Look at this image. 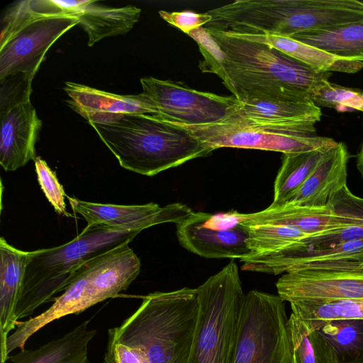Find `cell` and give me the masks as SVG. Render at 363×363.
Segmentation results:
<instances>
[{
  "instance_id": "1",
  "label": "cell",
  "mask_w": 363,
  "mask_h": 363,
  "mask_svg": "<svg viewBox=\"0 0 363 363\" xmlns=\"http://www.w3.org/2000/svg\"><path fill=\"white\" fill-rule=\"evenodd\" d=\"M206 29V28H205ZM222 52L216 74L238 99H311L331 77L268 45L206 29Z\"/></svg>"
},
{
  "instance_id": "2",
  "label": "cell",
  "mask_w": 363,
  "mask_h": 363,
  "mask_svg": "<svg viewBox=\"0 0 363 363\" xmlns=\"http://www.w3.org/2000/svg\"><path fill=\"white\" fill-rule=\"evenodd\" d=\"M138 308L108 329L113 344L137 348L149 363H195L199 318L196 289L156 291Z\"/></svg>"
},
{
  "instance_id": "3",
  "label": "cell",
  "mask_w": 363,
  "mask_h": 363,
  "mask_svg": "<svg viewBox=\"0 0 363 363\" xmlns=\"http://www.w3.org/2000/svg\"><path fill=\"white\" fill-rule=\"evenodd\" d=\"M89 124L123 168L142 175H156L214 150L158 114H123Z\"/></svg>"
},
{
  "instance_id": "4",
  "label": "cell",
  "mask_w": 363,
  "mask_h": 363,
  "mask_svg": "<svg viewBox=\"0 0 363 363\" xmlns=\"http://www.w3.org/2000/svg\"><path fill=\"white\" fill-rule=\"evenodd\" d=\"M139 233L104 225L86 226L75 238L62 245L31 251L15 307L16 321L30 315L55 294L64 291L87 260L130 242Z\"/></svg>"
},
{
  "instance_id": "5",
  "label": "cell",
  "mask_w": 363,
  "mask_h": 363,
  "mask_svg": "<svg viewBox=\"0 0 363 363\" xmlns=\"http://www.w3.org/2000/svg\"><path fill=\"white\" fill-rule=\"evenodd\" d=\"M174 123L189 130L214 150L220 147H236L289 154L330 150L338 143L330 138L316 135L313 123H258L242 117L235 110L213 123L199 125Z\"/></svg>"
},
{
  "instance_id": "6",
  "label": "cell",
  "mask_w": 363,
  "mask_h": 363,
  "mask_svg": "<svg viewBox=\"0 0 363 363\" xmlns=\"http://www.w3.org/2000/svg\"><path fill=\"white\" fill-rule=\"evenodd\" d=\"M199 318L195 363H231L244 296L233 259L196 288Z\"/></svg>"
},
{
  "instance_id": "7",
  "label": "cell",
  "mask_w": 363,
  "mask_h": 363,
  "mask_svg": "<svg viewBox=\"0 0 363 363\" xmlns=\"http://www.w3.org/2000/svg\"><path fill=\"white\" fill-rule=\"evenodd\" d=\"M285 301L257 290L244 294L231 363H294Z\"/></svg>"
},
{
  "instance_id": "8",
  "label": "cell",
  "mask_w": 363,
  "mask_h": 363,
  "mask_svg": "<svg viewBox=\"0 0 363 363\" xmlns=\"http://www.w3.org/2000/svg\"><path fill=\"white\" fill-rule=\"evenodd\" d=\"M143 93L157 106L163 118L179 124L216 123L232 113L240 101L234 96L193 89L185 84L152 77L140 79Z\"/></svg>"
},
{
  "instance_id": "9",
  "label": "cell",
  "mask_w": 363,
  "mask_h": 363,
  "mask_svg": "<svg viewBox=\"0 0 363 363\" xmlns=\"http://www.w3.org/2000/svg\"><path fill=\"white\" fill-rule=\"evenodd\" d=\"M176 225L180 245L199 256L240 259L252 252L247 226L238 220L235 211L219 215L193 212Z\"/></svg>"
},
{
  "instance_id": "10",
  "label": "cell",
  "mask_w": 363,
  "mask_h": 363,
  "mask_svg": "<svg viewBox=\"0 0 363 363\" xmlns=\"http://www.w3.org/2000/svg\"><path fill=\"white\" fill-rule=\"evenodd\" d=\"M77 24L76 16L61 13L39 18L23 27L0 48V82L16 74L33 80L49 48Z\"/></svg>"
},
{
  "instance_id": "11",
  "label": "cell",
  "mask_w": 363,
  "mask_h": 363,
  "mask_svg": "<svg viewBox=\"0 0 363 363\" xmlns=\"http://www.w3.org/2000/svg\"><path fill=\"white\" fill-rule=\"evenodd\" d=\"M72 210L86 221V226L104 225L142 231L164 223H180L194 211L182 203L161 207L157 203L117 205L82 201L67 196Z\"/></svg>"
},
{
  "instance_id": "12",
  "label": "cell",
  "mask_w": 363,
  "mask_h": 363,
  "mask_svg": "<svg viewBox=\"0 0 363 363\" xmlns=\"http://www.w3.org/2000/svg\"><path fill=\"white\" fill-rule=\"evenodd\" d=\"M278 295L289 303L303 300L363 299V272L303 269L284 274Z\"/></svg>"
},
{
  "instance_id": "13",
  "label": "cell",
  "mask_w": 363,
  "mask_h": 363,
  "mask_svg": "<svg viewBox=\"0 0 363 363\" xmlns=\"http://www.w3.org/2000/svg\"><path fill=\"white\" fill-rule=\"evenodd\" d=\"M0 164L15 171L35 157V143L42 121L30 101L0 111Z\"/></svg>"
},
{
  "instance_id": "14",
  "label": "cell",
  "mask_w": 363,
  "mask_h": 363,
  "mask_svg": "<svg viewBox=\"0 0 363 363\" xmlns=\"http://www.w3.org/2000/svg\"><path fill=\"white\" fill-rule=\"evenodd\" d=\"M64 90L70 97L69 106L89 123H106L123 114L159 113L153 101L143 92L119 95L71 82H65Z\"/></svg>"
},
{
  "instance_id": "15",
  "label": "cell",
  "mask_w": 363,
  "mask_h": 363,
  "mask_svg": "<svg viewBox=\"0 0 363 363\" xmlns=\"http://www.w3.org/2000/svg\"><path fill=\"white\" fill-rule=\"evenodd\" d=\"M242 269L277 275L291 272L296 267L308 264L335 261L363 262V240L350 241L319 250L275 252L250 254L240 259Z\"/></svg>"
},
{
  "instance_id": "16",
  "label": "cell",
  "mask_w": 363,
  "mask_h": 363,
  "mask_svg": "<svg viewBox=\"0 0 363 363\" xmlns=\"http://www.w3.org/2000/svg\"><path fill=\"white\" fill-rule=\"evenodd\" d=\"M349 152L339 142L330 150L313 172L284 204L306 207H324L330 196L347 186Z\"/></svg>"
},
{
  "instance_id": "17",
  "label": "cell",
  "mask_w": 363,
  "mask_h": 363,
  "mask_svg": "<svg viewBox=\"0 0 363 363\" xmlns=\"http://www.w3.org/2000/svg\"><path fill=\"white\" fill-rule=\"evenodd\" d=\"M30 252L23 251L0 239V346L1 363L9 359L6 354V339L16 326L15 307Z\"/></svg>"
},
{
  "instance_id": "18",
  "label": "cell",
  "mask_w": 363,
  "mask_h": 363,
  "mask_svg": "<svg viewBox=\"0 0 363 363\" xmlns=\"http://www.w3.org/2000/svg\"><path fill=\"white\" fill-rule=\"evenodd\" d=\"M235 112L258 123L271 124L316 123L322 112L311 99L259 97L238 99Z\"/></svg>"
},
{
  "instance_id": "19",
  "label": "cell",
  "mask_w": 363,
  "mask_h": 363,
  "mask_svg": "<svg viewBox=\"0 0 363 363\" xmlns=\"http://www.w3.org/2000/svg\"><path fill=\"white\" fill-rule=\"evenodd\" d=\"M228 35L268 45L319 72L335 71L352 74L363 68V62L361 61L334 55L290 37L270 35Z\"/></svg>"
},
{
  "instance_id": "20",
  "label": "cell",
  "mask_w": 363,
  "mask_h": 363,
  "mask_svg": "<svg viewBox=\"0 0 363 363\" xmlns=\"http://www.w3.org/2000/svg\"><path fill=\"white\" fill-rule=\"evenodd\" d=\"M89 322H83L61 338L36 350L24 349L9 359L12 363H89L88 345L97 330L89 329Z\"/></svg>"
},
{
  "instance_id": "21",
  "label": "cell",
  "mask_w": 363,
  "mask_h": 363,
  "mask_svg": "<svg viewBox=\"0 0 363 363\" xmlns=\"http://www.w3.org/2000/svg\"><path fill=\"white\" fill-rule=\"evenodd\" d=\"M140 13V9L135 6L113 8L92 1L76 16L88 35V46L91 47L104 38L128 33L138 21Z\"/></svg>"
},
{
  "instance_id": "22",
  "label": "cell",
  "mask_w": 363,
  "mask_h": 363,
  "mask_svg": "<svg viewBox=\"0 0 363 363\" xmlns=\"http://www.w3.org/2000/svg\"><path fill=\"white\" fill-rule=\"evenodd\" d=\"M290 38L340 57L363 62V19L337 27L302 32Z\"/></svg>"
},
{
  "instance_id": "23",
  "label": "cell",
  "mask_w": 363,
  "mask_h": 363,
  "mask_svg": "<svg viewBox=\"0 0 363 363\" xmlns=\"http://www.w3.org/2000/svg\"><path fill=\"white\" fill-rule=\"evenodd\" d=\"M329 150H317L283 154L281 166L274 181V199L272 205L286 203L306 181Z\"/></svg>"
},
{
  "instance_id": "24",
  "label": "cell",
  "mask_w": 363,
  "mask_h": 363,
  "mask_svg": "<svg viewBox=\"0 0 363 363\" xmlns=\"http://www.w3.org/2000/svg\"><path fill=\"white\" fill-rule=\"evenodd\" d=\"M289 303L291 313L313 330L333 320H363V299L303 300Z\"/></svg>"
},
{
  "instance_id": "25",
  "label": "cell",
  "mask_w": 363,
  "mask_h": 363,
  "mask_svg": "<svg viewBox=\"0 0 363 363\" xmlns=\"http://www.w3.org/2000/svg\"><path fill=\"white\" fill-rule=\"evenodd\" d=\"M288 325L298 363H340L335 349L318 330L308 328L293 313Z\"/></svg>"
},
{
  "instance_id": "26",
  "label": "cell",
  "mask_w": 363,
  "mask_h": 363,
  "mask_svg": "<svg viewBox=\"0 0 363 363\" xmlns=\"http://www.w3.org/2000/svg\"><path fill=\"white\" fill-rule=\"evenodd\" d=\"M315 330L333 347L340 363H349L363 357V320H333Z\"/></svg>"
},
{
  "instance_id": "27",
  "label": "cell",
  "mask_w": 363,
  "mask_h": 363,
  "mask_svg": "<svg viewBox=\"0 0 363 363\" xmlns=\"http://www.w3.org/2000/svg\"><path fill=\"white\" fill-rule=\"evenodd\" d=\"M61 13L64 12L53 0H25L16 3L6 11L2 18L0 48L33 21Z\"/></svg>"
},
{
  "instance_id": "28",
  "label": "cell",
  "mask_w": 363,
  "mask_h": 363,
  "mask_svg": "<svg viewBox=\"0 0 363 363\" xmlns=\"http://www.w3.org/2000/svg\"><path fill=\"white\" fill-rule=\"evenodd\" d=\"M246 226L247 245L251 254L278 251L308 236L297 229L284 225L260 224Z\"/></svg>"
},
{
  "instance_id": "29",
  "label": "cell",
  "mask_w": 363,
  "mask_h": 363,
  "mask_svg": "<svg viewBox=\"0 0 363 363\" xmlns=\"http://www.w3.org/2000/svg\"><path fill=\"white\" fill-rule=\"evenodd\" d=\"M318 107L334 108L339 112L358 110L363 113V91L328 81L313 97Z\"/></svg>"
},
{
  "instance_id": "30",
  "label": "cell",
  "mask_w": 363,
  "mask_h": 363,
  "mask_svg": "<svg viewBox=\"0 0 363 363\" xmlns=\"http://www.w3.org/2000/svg\"><path fill=\"white\" fill-rule=\"evenodd\" d=\"M359 240H363V225L345 227L308 236L284 249L291 251L319 250Z\"/></svg>"
},
{
  "instance_id": "31",
  "label": "cell",
  "mask_w": 363,
  "mask_h": 363,
  "mask_svg": "<svg viewBox=\"0 0 363 363\" xmlns=\"http://www.w3.org/2000/svg\"><path fill=\"white\" fill-rule=\"evenodd\" d=\"M35 167L40 186L55 211L65 216H72L67 211L65 201L67 195L62 185L59 182L55 172L40 157L35 160Z\"/></svg>"
},
{
  "instance_id": "32",
  "label": "cell",
  "mask_w": 363,
  "mask_h": 363,
  "mask_svg": "<svg viewBox=\"0 0 363 363\" xmlns=\"http://www.w3.org/2000/svg\"><path fill=\"white\" fill-rule=\"evenodd\" d=\"M32 81L23 74H16L1 82L0 111L30 101Z\"/></svg>"
},
{
  "instance_id": "33",
  "label": "cell",
  "mask_w": 363,
  "mask_h": 363,
  "mask_svg": "<svg viewBox=\"0 0 363 363\" xmlns=\"http://www.w3.org/2000/svg\"><path fill=\"white\" fill-rule=\"evenodd\" d=\"M159 14L169 24L180 29L186 35L211 21V16L206 12L198 13L190 11L169 12L161 10L159 11Z\"/></svg>"
},
{
  "instance_id": "34",
  "label": "cell",
  "mask_w": 363,
  "mask_h": 363,
  "mask_svg": "<svg viewBox=\"0 0 363 363\" xmlns=\"http://www.w3.org/2000/svg\"><path fill=\"white\" fill-rule=\"evenodd\" d=\"M104 363H149L142 352L108 340Z\"/></svg>"
},
{
  "instance_id": "35",
  "label": "cell",
  "mask_w": 363,
  "mask_h": 363,
  "mask_svg": "<svg viewBox=\"0 0 363 363\" xmlns=\"http://www.w3.org/2000/svg\"><path fill=\"white\" fill-rule=\"evenodd\" d=\"M303 269H325L363 272V262L354 261H335L324 263L308 264L298 266L291 272Z\"/></svg>"
},
{
  "instance_id": "36",
  "label": "cell",
  "mask_w": 363,
  "mask_h": 363,
  "mask_svg": "<svg viewBox=\"0 0 363 363\" xmlns=\"http://www.w3.org/2000/svg\"><path fill=\"white\" fill-rule=\"evenodd\" d=\"M53 1L64 13L76 16L92 1L53 0Z\"/></svg>"
},
{
  "instance_id": "37",
  "label": "cell",
  "mask_w": 363,
  "mask_h": 363,
  "mask_svg": "<svg viewBox=\"0 0 363 363\" xmlns=\"http://www.w3.org/2000/svg\"><path fill=\"white\" fill-rule=\"evenodd\" d=\"M356 167L363 179V141L357 155Z\"/></svg>"
},
{
  "instance_id": "38",
  "label": "cell",
  "mask_w": 363,
  "mask_h": 363,
  "mask_svg": "<svg viewBox=\"0 0 363 363\" xmlns=\"http://www.w3.org/2000/svg\"><path fill=\"white\" fill-rule=\"evenodd\" d=\"M349 363H363V357Z\"/></svg>"
},
{
  "instance_id": "39",
  "label": "cell",
  "mask_w": 363,
  "mask_h": 363,
  "mask_svg": "<svg viewBox=\"0 0 363 363\" xmlns=\"http://www.w3.org/2000/svg\"><path fill=\"white\" fill-rule=\"evenodd\" d=\"M294 363H298V359H297V358H296V357L295 354H294Z\"/></svg>"
}]
</instances>
